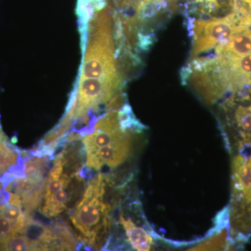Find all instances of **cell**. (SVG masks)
<instances>
[{"instance_id": "11", "label": "cell", "mask_w": 251, "mask_h": 251, "mask_svg": "<svg viewBox=\"0 0 251 251\" xmlns=\"http://www.w3.org/2000/svg\"><path fill=\"white\" fill-rule=\"evenodd\" d=\"M209 59H208V60H207V61H206V64H205V65H204V67H203V69H206V68H205L206 64H207L208 62H209ZM206 71H207V70H206ZM207 72H208V71H207ZM209 74H210V73H209ZM210 75H211V74H210ZM212 79H213V78H212ZM214 85H216L215 82H214ZM216 88H217V90H219V92L220 94H221V97H224V95H223V94H222V93H221V91H220V90H219V88H218L217 86H216Z\"/></svg>"}, {"instance_id": "5", "label": "cell", "mask_w": 251, "mask_h": 251, "mask_svg": "<svg viewBox=\"0 0 251 251\" xmlns=\"http://www.w3.org/2000/svg\"><path fill=\"white\" fill-rule=\"evenodd\" d=\"M223 108L235 150L251 147V85L232 93Z\"/></svg>"}, {"instance_id": "7", "label": "cell", "mask_w": 251, "mask_h": 251, "mask_svg": "<svg viewBox=\"0 0 251 251\" xmlns=\"http://www.w3.org/2000/svg\"><path fill=\"white\" fill-rule=\"evenodd\" d=\"M120 224L125 230L127 240L133 249L139 251H148L153 245V238L144 227L138 226L130 217L120 215Z\"/></svg>"}, {"instance_id": "3", "label": "cell", "mask_w": 251, "mask_h": 251, "mask_svg": "<svg viewBox=\"0 0 251 251\" xmlns=\"http://www.w3.org/2000/svg\"><path fill=\"white\" fill-rule=\"evenodd\" d=\"M232 181L231 236L234 242L242 244L247 242L251 233V150L234 156Z\"/></svg>"}, {"instance_id": "6", "label": "cell", "mask_w": 251, "mask_h": 251, "mask_svg": "<svg viewBox=\"0 0 251 251\" xmlns=\"http://www.w3.org/2000/svg\"><path fill=\"white\" fill-rule=\"evenodd\" d=\"M132 145L131 133L110 145L86 153V169L88 171H100L105 166L116 168L130 156Z\"/></svg>"}, {"instance_id": "1", "label": "cell", "mask_w": 251, "mask_h": 251, "mask_svg": "<svg viewBox=\"0 0 251 251\" xmlns=\"http://www.w3.org/2000/svg\"><path fill=\"white\" fill-rule=\"evenodd\" d=\"M112 10L108 5L80 21L83 59L77 88L72 93L74 121L98 112L122 87L123 80L117 65L112 29Z\"/></svg>"}, {"instance_id": "10", "label": "cell", "mask_w": 251, "mask_h": 251, "mask_svg": "<svg viewBox=\"0 0 251 251\" xmlns=\"http://www.w3.org/2000/svg\"><path fill=\"white\" fill-rule=\"evenodd\" d=\"M7 139L6 135H5L4 132H3L2 128H1V124H0V140Z\"/></svg>"}, {"instance_id": "2", "label": "cell", "mask_w": 251, "mask_h": 251, "mask_svg": "<svg viewBox=\"0 0 251 251\" xmlns=\"http://www.w3.org/2000/svg\"><path fill=\"white\" fill-rule=\"evenodd\" d=\"M108 179L100 174L91 180L76 205L69 211L71 231L87 248L103 247L111 227L112 205L105 199Z\"/></svg>"}, {"instance_id": "4", "label": "cell", "mask_w": 251, "mask_h": 251, "mask_svg": "<svg viewBox=\"0 0 251 251\" xmlns=\"http://www.w3.org/2000/svg\"><path fill=\"white\" fill-rule=\"evenodd\" d=\"M240 18L232 12L226 17L194 21L192 59L198 54L215 49L238 33L248 29Z\"/></svg>"}, {"instance_id": "9", "label": "cell", "mask_w": 251, "mask_h": 251, "mask_svg": "<svg viewBox=\"0 0 251 251\" xmlns=\"http://www.w3.org/2000/svg\"><path fill=\"white\" fill-rule=\"evenodd\" d=\"M158 1H163V2L166 3L168 5H171L172 6H175L177 0H158Z\"/></svg>"}, {"instance_id": "8", "label": "cell", "mask_w": 251, "mask_h": 251, "mask_svg": "<svg viewBox=\"0 0 251 251\" xmlns=\"http://www.w3.org/2000/svg\"><path fill=\"white\" fill-rule=\"evenodd\" d=\"M20 234L21 229L5 214L2 204L0 203V251H5L10 240Z\"/></svg>"}]
</instances>
